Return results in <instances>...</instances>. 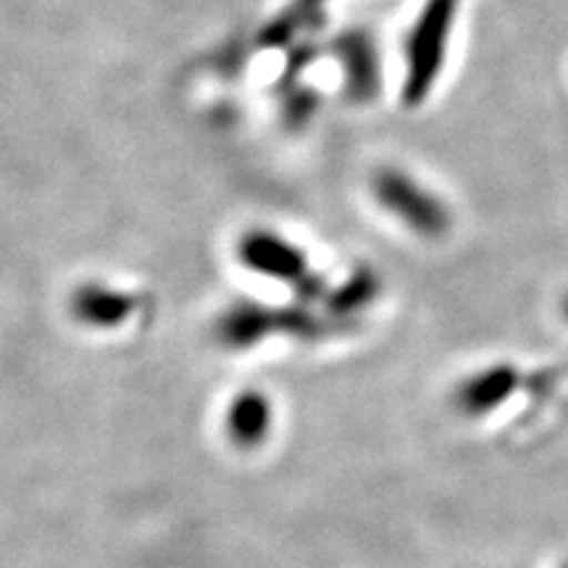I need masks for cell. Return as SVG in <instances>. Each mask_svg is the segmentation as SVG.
Segmentation results:
<instances>
[{
    "label": "cell",
    "mask_w": 568,
    "mask_h": 568,
    "mask_svg": "<svg viewBox=\"0 0 568 568\" xmlns=\"http://www.w3.org/2000/svg\"><path fill=\"white\" fill-rule=\"evenodd\" d=\"M458 11L460 0H424V9L418 11L406 42L403 101L408 105L424 103L435 90L450 51Z\"/></svg>",
    "instance_id": "obj_1"
},
{
    "label": "cell",
    "mask_w": 568,
    "mask_h": 568,
    "mask_svg": "<svg viewBox=\"0 0 568 568\" xmlns=\"http://www.w3.org/2000/svg\"><path fill=\"white\" fill-rule=\"evenodd\" d=\"M374 195L397 222L406 224L418 237L435 240L450 230L453 216L447 203L416 176L397 172V169H385L376 174Z\"/></svg>",
    "instance_id": "obj_2"
},
{
    "label": "cell",
    "mask_w": 568,
    "mask_h": 568,
    "mask_svg": "<svg viewBox=\"0 0 568 568\" xmlns=\"http://www.w3.org/2000/svg\"><path fill=\"white\" fill-rule=\"evenodd\" d=\"M516 366L495 364L464 379L456 389V406L466 416H487L500 408L518 387Z\"/></svg>",
    "instance_id": "obj_3"
},
{
    "label": "cell",
    "mask_w": 568,
    "mask_h": 568,
    "mask_svg": "<svg viewBox=\"0 0 568 568\" xmlns=\"http://www.w3.org/2000/svg\"><path fill=\"white\" fill-rule=\"evenodd\" d=\"M243 258L247 266L255 268V272L276 276V280L297 284L308 280V274H305V258L301 251L290 243H284L282 237H274V234H251V237H245Z\"/></svg>",
    "instance_id": "obj_4"
},
{
    "label": "cell",
    "mask_w": 568,
    "mask_h": 568,
    "mask_svg": "<svg viewBox=\"0 0 568 568\" xmlns=\"http://www.w3.org/2000/svg\"><path fill=\"white\" fill-rule=\"evenodd\" d=\"M71 308H74L77 318L84 324L116 326L132 314L134 303L130 295L116 293V290H109V287H98V284H90V287H82L80 293L74 295Z\"/></svg>",
    "instance_id": "obj_5"
},
{
    "label": "cell",
    "mask_w": 568,
    "mask_h": 568,
    "mask_svg": "<svg viewBox=\"0 0 568 568\" xmlns=\"http://www.w3.org/2000/svg\"><path fill=\"white\" fill-rule=\"evenodd\" d=\"M268 426H272V408H268L266 397L247 393L237 397V403L226 414V429L237 445L253 447L266 437Z\"/></svg>",
    "instance_id": "obj_6"
},
{
    "label": "cell",
    "mask_w": 568,
    "mask_h": 568,
    "mask_svg": "<svg viewBox=\"0 0 568 568\" xmlns=\"http://www.w3.org/2000/svg\"><path fill=\"white\" fill-rule=\"evenodd\" d=\"M560 316H564V322L568 324V293L564 295V301H560Z\"/></svg>",
    "instance_id": "obj_7"
},
{
    "label": "cell",
    "mask_w": 568,
    "mask_h": 568,
    "mask_svg": "<svg viewBox=\"0 0 568 568\" xmlns=\"http://www.w3.org/2000/svg\"><path fill=\"white\" fill-rule=\"evenodd\" d=\"M560 568H568V560H566V564H564V566H560Z\"/></svg>",
    "instance_id": "obj_8"
}]
</instances>
